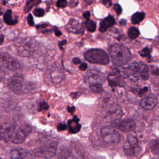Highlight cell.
Segmentation results:
<instances>
[{"instance_id":"27","label":"cell","mask_w":159,"mask_h":159,"mask_svg":"<svg viewBox=\"0 0 159 159\" xmlns=\"http://www.w3.org/2000/svg\"><path fill=\"white\" fill-rule=\"evenodd\" d=\"M90 88L93 92H96V93H102L103 91L102 84L101 83H96L90 84Z\"/></svg>"},{"instance_id":"8","label":"cell","mask_w":159,"mask_h":159,"mask_svg":"<svg viewBox=\"0 0 159 159\" xmlns=\"http://www.w3.org/2000/svg\"><path fill=\"white\" fill-rule=\"evenodd\" d=\"M8 88L15 94L20 95L25 91V82L23 78L20 77L13 76L8 80Z\"/></svg>"},{"instance_id":"31","label":"cell","mask_w":159,"mask_h":159,"mask_svg":"<svg viewBox=\"0 0 159 159\" xmlns=\"http://www.w3.org/2000/svg\"><path fill=\"white\" fill-rule=\"evenodd\" d=\"M65 159H84V158H83V154L79 150H76V149L75 151H73V152L71 155Z\"/></svg>"},{"instance_id":"29","label":"cell","mask_w":159,"mask_h":159,"mask_svg":"<svg viewBox=\"0 0 159 159\" xmlns=\"http://www.w3.org/2000/svg\"><path fill=\"white\" fill-rule=\"evenodd\" d=\"M41 2V1H28L26 3V6L24 7V11L25 13H28L29 11H30L31 9L34 6L37 5Z\"/></svg>"},{"instance_id":"14","label":"cell","mask_w":159,"mask_h":159,"mask_svg":"<svg viewBox=\"0 0 159 159\" xmlns=\"http://www.w3.org/2000/svg\"><path fill=\"white\" fill-rule=\"evenodd\" d=\"M158 103V99L156 95L150 94L143 99L140 104L146 110H151L154 109Z\"/></svg>"},{"instance_id":"48","label":"cell","mask_w":159,"mask_h":159,"mask_svg":"<svg viewBox=\"0 0 159 159\" xmlns=\"http://www.w3.org/2000/svg\"><path fill=\"white\" fill-rule=\"evenodd\" d=\"M55 35H56V36L59 37L62 35V33L59 30L57 29V30H55Z\"/></svg>"},{"instance_id":"41","label":"cell","mask_w":159,"mask_h":159,"mask_svg":"<svg viewBox=\"0 0 159 159\" xmlns=\"http://www.w3.org/2000/svg\"><path fill=\"white\" fill-rule=\"evenodd\" d=\"M48 27V25L46 23H43V24H39L36 25V28L38 30H43L46 28Z\"/></svg>"},{"instance_id":"30","label":"cell","mask_w":159,"mask_h":159,"mask_svg":"<svg viewBox=\"0 0 159 159\" xmlns=\"http://www.w3.org/2000/svg\"><path fill=\"white\" fill-rule=\"evenodd\" d=\"M152 51V49L146 47L144 48L143 49L139 51V54L141 56L145 58H148L150 59L151 58V53Z\"/></svg>"},{"instance_id":"21","label":"cell","mask_w":159,"mask_h":159,"mask_svg":"<svg viewBox=\"0 0 159 159\" xmlns=\"http://www.w3.org/2000/svg\"><path fill=\"white\" fill-rule=\"evenodd\" d=\"M72 152L73 148L65 146L60 149L58 154V157L60 159H65L70 157Z\"/></svg>"},{"instance_id":"44","label":"cell","mask_w":159,"mask_h":159,"mask_svg":"<svg viewBox=\"0 0 159 159\" xmlns=\"http://www.w3.org/2000/svg\"><path fill=\"white\" fill-rule=\"evenodd\" d=\"M91 13L89 11H86L83 13V16L86 19L89 20L90 16Z\"/></svg>"},{"instance_id":"3","label":"cell","mask_w":159,"mask_h":159,"mask_svg":"<svg viewBox=\"0 0 159 159\" xmlns=\"http://www.w3.org/2000/svg\"><path fill=\"white\" fill-rule=\"evenodd\" d=\"M16 126V121L12 118L6 119L0 121V141L8 143L12 140Z\"/></svg>"},{"instance_id":"12","label":"cell","mask_w":159,"mask_h":159,"mask_svg":"<svg viewBox=\"0 0 159 159\" xmlns=\"http://www.w3.org/2000/svg\"><path fill=\"white\" fill-rule=\"evenodd\" d=\"M123 78L120 74V70L118 68H116L114 70L113 72L108 76V84L112 87H115L117 86L124 87L125 81Z\"/></svg>"},{"instance_id":"23","label":"cell","mask_w":159,"mask_h":159,"mask_svg":"<svg viewBox=\"0 0 159 159\" xmlns=\"http://www.w3.org/2000/svg\"><path fill=\"white\" fill-rule=\"evenodd\" d=\"M132 91L136 96L140 97H144L147 95L148 91V88L147 87L143 88H133Z\"/></svg>"},{"instance_id":"24","label":"cell","mask_w":159,"mask_h":159,"mask_svg":"<svg viewBox=\"0 0 159 159\" xmlns=\"http://www.w3.org/2000/svg\"><path fill=\"white\" fill-rule=\"evenodd\" d=\"M149 145L151 152L153 154L159 155V139L151 140Z\"/></svg>"},{"instance_id":"28","label":"cell","mask_w":159,"mask_h":159,"mask_svg":"<svg viewBox=\"0 0 159 159\" xmlns=\"http://www.w3.org/2000/svg\"><path fill=\"white\" fill-rule=\"evenodd\" d=\"M85 26L89 31L93 32L96 30V25L95 22L91 20H87L85 22Z\"/></svg>"},{"instance_id":"40","label":"cell","mask_w":159,"mask_h":159,"mask_svg":"<svg viewBox=\"0 0 159 159\" xmlns=\"http://www.w3.org/2000/svg\"><path fill=\"white\" fill-rule=\"evenodd\" d=\"M67 127L65 124H59L58 125L57 129L59 131H62L66 129Z\"/></svg>"},{"instance_id":"38","label":"cell","mask_w":159,"mask_h":159,"mask_svg":"<svg viewBox=\"0 0 159 159\" xmlns=\"http://www.w3.org/2000/svg\"><path fill=\"white\" fill-rule=\"evenodd\" d=\"M67 43V40L66 39H64V40H62V41H60V42H59L58 43V46L61 49H62V50H64V49L63 48V46L64 45L66 44Z\"/></svg>"},{"instance_id":"52","label":"cell","mask_w":159,"mask_h":159,"mask_svg":"<svg viewBox=\"0 0 159 159\" xmlns=\"http://www.w3.org/2000/svg\"><path fill=\"white\" fill-rule=\"evenodd\" d=\"M1 7H0V12H1Z\"/></svg>"},{"instance_id":"49","label":"cell","mask_w":159,"mask_h":159,"mask_svg":"<svg viewBox=\"0 0 159 159\" xmlns=\"http://www.w3.org/2000/svg\"><path fill=\"white\" fill-rule=\"evenodd\" d=\"M120 23L122 26H125L127 24V21L125 19H122L120 21Z\"/></svg>"},{"instance_id":"16","label":"cell","mask_w":159,"mask_h":159,"mask_svg":"<svg viewBox=\"0 0 159 159\" xmlns=\"http://www.w3.org/2000/svg\"><path fill=\"white\" fill-rule=\"evenodd\" d=\"M85 79L88 83L91 84L96 83H101L102 84L104 81V76L102 73L96 71H89L86 75Z\"/></svg>"},{"instance_id":"20","label":"cell","mask_w":159,"mask_h":159,"mask_svg":"<svg viewBox=\"0 0 159 159\" xmlns=\"http://www.w3.org/2000/svg\"><path fill=\"white\" fill-rule=\"evenodd\" d=\"M3 21L8 25H15L18 22V20L13 16V12L10 9L7 10L3 15Z\"/></svg>"},{"instance_id":"50","label":"cell","mask_w":159,"mask_h":159,"mask_svg":"<svg viewBox=\"0 0 159 159\" xmlns=\"http://www.w3.org/2000/svg\"><path fill=\"white\" fill-rule=\"evenodd\" d=\"M3 24L2 21L0 19V29H2V27H3Z\"/></svg>"},{"instance_id":"2","label":"cell","mask_w":159,"mask_h":159,"mask_svg":"<svg viewBox=\"0 0 159 159\" xmlns=\"http://www.w3.org/2000/svg\"><path fill=\"white\" fill-rule=\"evenodd\" d=\"M21 67L16 58L6 53L0 54V69L7 74L17 72Z\"/></svg>"},{"instance_id":"6","label":"cell","mask_w":159,"mask_h":159,"mask_svg":"<svg viewBox=\"0 0 159 159\" xmlns=\"http://www.w3.org/2000/svg\"><path fill=\"white\" fill-rule=\"evenodd\" d=\"M57 152V142H53L48 144L36 148L33 151L36 157L46 159L53 158Z\"/></svg>"},{"instance_id":"32","label":"cell","mask_w":159,"mask_h":159,"mask_svg":"<svg viewBox=\"0 0 159 159\" xmlns=\"http://www.w3.org/2000/svg\"><path fill=\"white\" fill-rule=\"evenodd\" d=\"M45 11L43 8H36L34 10L33 14L35 16L38 17H41L43 16L44 15Z\"/></svg>"},{"instance_id":"51","label":"cell","mask_w":159,"mask_h":159,"mask_svg":"<svg viewBox=\"0 0 159 159\" xmlns=\"http://www.w3.org/2000/svg\"><path fill=\"white\" fill-rule=\"evenodd\" d=\"M0 159H5L2 158V157H0Z\"/></svg>"},{"instance_id":"7","label":"cell","mask_w":159,"mask_h":159,"mask_svg":"<svg viewBox=\"0 0 159 159\" xmlns=\"http://www.w3.org/2000/svg\"><path fill=\"white\" fill-rule=\"evenodd\" d=\"M101 135L105 143H117L120 140V135L117 131L110 126H105L101 130Z\"/></svg>"},{"instance_id":"1","label":"cell","mask_w":159,"mask_h":159,"mask_svg":"<svg viewBox=\"0 0 159 159\" xmlns=\"http://www.w3.org/2000/svg\"><path fill=\"white\" fill-rule=\"evenodd\" d=\"M108 50L112 62L116 66L126 65L132 59V54L129 49L122 45H111L109 47Z\"/></svg>"},{"instance_id":"5","label":"cell","mask_w":159,"mask_h":159,"mask_svg":"<svg viewBox=\"0 0 159 159\" xmlns=\"http://www.w3.org/2000/svg\"><path fill=\"white\" fill-rule=\"evenodd\" d=\"M123 150L127 156L136 157L142 152V147L138 144V140L136 137L131 134L127 136L126 142L123 145Z\"/></svg>"},{"instance_id":"17","label":"cell","mask_w":159,"mask_h":159,"mask_svg":"<svg viewBox=\"0 0 159 159\" xmlns=\"http://www.w3.org/2000/svg\"><path fill=\"white\" fill-rule=\"evenodd\" d=\"M11 159H33L31 154L22 148L13 149L10 152Z\"/></svg>"},{"instance_id":"19","label":"cell","mask_w":159,"mask_h":159,"mask_svg":"<svg viewBox=\"0 0 159 159\" xmlns=\"http://www.w3.org/2000/svg\"><path fill=\"white\" fill-rule=\"evenodd\" d=\"M68 124L70 132L71 133H77L81 129V125L79 123V119L76 116H75L73 119L69 120Z\"/></svg>"},{"instance_id":"18","label":"cell","mask_w":159,"mask_h":159,"mask_svg":"<svg viewBox=\"0 0 159 159\" xmlns=\"http://www.w3.org/2000/svg\"><path fill=\"white\" fill-rule=\"evenodd\" d=\"M116 21L114 17L109 15L108 16L105 18L100 23L99 30L101 32H105L112 26L116 24Z\"/></svg>"},{"instance_id":"46","label":"cell","mask_w":159,"mask_h":159,"mask_svg":"<svg viewBox=\"0 0 159 159\" xmlns=\"http://www.w3.org/2000/svg\"><path fill=\"white\" fill-rule=\"evenodd\" d=\"M75 106H72V107H70V106H68V110L69 112L71 113V114H73L74 112L75 111Z\"/></svg>"},{"instance_id":"43","label":"cell","mask_w":159,"mask_h":159,"mask_svg":"<svg viewBox=\"0 0 159 159\" xmlns=\"http://www.w3.org/2000/svg\"><path fill=\"white\" fill-rule=\"evenodd\" d=\"M79 1H70V6L72 7H75L78 5Z\"/></svg>"},{"instance_id":"9","label":"cell","mask_w":159,"mask_h":159,"mask_svg":"<svg viewBox=\"0 0 159 159\" xmlns=\"http://www.w3.org/2000/svg\"><path fill=\"white\" fill-rule=\"evenodd\" d=\"M111 125L113 128L125 133L133 131L136 128L135 122L130 119L112 121Z\"/></svg>"},{"instance_id":"33","label":"cell","mask_w":159,"mask_h":159,"mask_svg":"<svg viewBox=\"0 0 159 159\" xmlns=\"http://www.w3.org/2000/svg\"><path fill=\"white\" fill-rule=\"evenodd\" d=\"M49 108V105L47 103L45 102H41L39 105V109L38 111H41L43 110H46Z\"/></svg>"},{"instance_id":"47","label":"cell","mask_w":159,"mask_h":159,"mask_svg":"<svg viewBox=\"0 0 159 159\" xmlns=\"http://www.w3.org/2000/svg\"><path fill=\"white\" fill-rule=\"evenodd\" d=\"M4 40V36L2 34H0V45H2Z\"/></svg>"},{"instance_id":"26","label":"cell","mask_w":159,"mask_h":159,"mask_svg":"<svg viewBox=\"0 0 159 159\" xmlns=\"http://www.w3.org/2000/svg\"><path fill=\"white\" fill-rule=\"evenodd\" d=\"M128 35L131 39H136L140 35V31L135 27H131L129 29L128 32Z\"/></svg>"},{"instance_id":"11","label":"cell","mask_w":159,"mask_h":159,"mask_svg":"<svg viewBox=\"0 0 159 159\" xmlns=\"http://www.w3.org/2000/svg\"><path fill=\"white\" fill-rule=\"evenodd\" d=\"M128 69L138 73L144 80H148L149 77V69L147 64L141 62L132 63L127 67Z\"/></svg>"},{"instance_id":"4","label":"cell","mask_w":159,"mask_h":159,"mask_svg":"<svg viewBox=\"0 0 159 159\" xmlns=\"http://www.w3.org/2000/svg\"><path fill=\"white\" fill-rule=\"evenodd\" d=\"M85 59L92 63L107 64L109 63V59L107 54L102 49H89L84 54Z\"/></svg>"},{"instance_id":"53","label":"cell","mask_w":159,"mask_h":159,"mask_svg":"<svg viewBox=\"0 0 159 159\" xmlns=\"http://www.w3.org/2000/svg\"><path fill=\"white\" fill-rule=\"evenodd\" d=\"M0 82H1V78H0Z\"/></svg>"},{"instance_id":"13","label":"cell","mask_w":159,"mask_h":159,"mask_svg":"<svg viewBox=\"0 0 159 159\" xmlns=\"http://www.w3.org/2000/svg\"><path fill=\"white\" fill-rule=\"evenodd\" d=\"M124 113L120 105L114 104L109 106L106 113V117L112 121L119 120L123 116Z\"/></svg>"},{"instance_id":"35","label":"cell","mask_w":159,"mask_h":159,"mask_svg":"<svg viewBox=\"0 0 159 159\" xmlns=\"http://www.w3.org/2000/svg\"><path fill=\"white\" fill-rule=\"evenodd\" d=\"M151 74L153 76L159 75V68L153 65L151 66Z\"/></svg>"},{"instance_id":"15","label":"cell","mask_w":159,"mask_h":159,"mask_svg":"<svg viewBox=\"0 0 159 159\" xmlns=\"http://www.w3.org/2000/svg\"><path fill=\"white\" fill-rule=\"evenodd\" d=\"M65 29L69 32L75 34H83L84 32V28L80 26L79 21L74 18L70 19L68 24L65 26Z\"/></svg>"},{"instance_id":"42","label":"cell","mask_w":159,"mask_h":159,"mask_svg":"<svg viewBox=\"0 0 159 159\" xmlns=\"http://www.w3.org/2000/svg\"><path fill=\"white\" fill-rule=\"evenodd\" d=\"M102 3L107 7H110L112 5V3L110 1H102Z\"/></svg>"},{"instance_id":"45","label":"cell","mask_w":159,"mask_h":159,"mask_svg":"<svg viewBox=\"0 0 159 159\" xmlns=\"http://www.w3.org/2000/svg\"><path fill=\"white\" fill-rule=\"evenodd\" d=\"M73 63L75 64H78L79 63H81V60L80 59L78 58H75L73 59Z\"/></svg>"},{"instance_id":"39","label":"cell","mask_w":159,"mask_h":159,"mask_svg":"<svg viewBox=\"0 0 159 159\" xmlns=\"http://www.w3.org/2000/svg\"><path fill=\"white\" fill-rule=\"evenodd\" d=\"M88 68V64L86 63H81L79 66V69L80 71H84Z\"/></svg>"},{"instance_id":"22","label":"cell","mask_w":159,"mask_h":159,"mask_svg":"<svg viewBox=\"0 0 159 159\" xmlns=\"http://www.w3.org/2000/svg\"><path fill=\"white\" fill-rule=\"evenodd\" d=\"M145 16V14L144 12H136L134 13L132 16V23L134 25L138 24L143 20Z\"/></svg>"},{"instance_id":"10","label":"cell","mask_w":159,"mask_h":159,"mask_svg":"<svg viewBox=\"0 0 159 159\" xmlns=\"http://www.w3.org/2000/svg\"><path fill=\"white\" fill-rule=\"evenodd\" d=\"M32 130V129L30 125H24L20 126L14 133L11 142L16 144L22 143L30 134Z\"/></svg>"},{"instance_id":"36","label":"cell","mask_w":159,"mask_h":159,"mask_svg":"<svg viewBox=\"0 0 159 159\" xmlns=\"http://www.w3.org/2000/svg\"><path fill=\"white\" fill-rule=\"evenodd\" d=\"M114 10L116 11V13L118 15H120L122 13V9L121 6L119 4L116 3L114 6Z\"/></svg>"},{"instance_id":"25","label":"cell","mask_w":159,"mask_h":159,"mask_svg":"<svg viewBox=\"0 0 159 159\" xmlns=\"http://www.w3.org/2000/svg\"><path fill=\"white\" fill-rule=\"evenodd\" d=\"M54 71L49 73V75H50V78H51V81L53 82H56V83H58L57 79V78H58L60 81H61V71L60 70H55Z\"/></svg>"},{"instance_id":"37","label":"cell","mask_w":159,"mask_h":159,"mask_svg":"<svg viewBox=\"0 0 159 159\" xmlns=\"http://www.w3.org/2000/svg\"><path fill=\"white\" fill-rule=\"evenodd\" d=\"M28 21L29 25L30 26H34V21L33 16L31 14H29L28 16Z\"/></svg>"},{"instance_id":"34","label":"cell","mask_w":159,"mask_h":159,"mask_svg":"<svg viewBox=\"0 0 159 159\" xmlns=\"http://www.w3.org/2000/svg\"><path fill=\"white\" fill-rule=\"evenodd\" d=\"M67 4H68V2L66 0H59L57 2V5L58 7L63 8L67 6Z\"/></svg>"}]
</instances>
